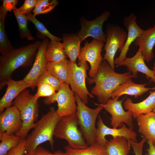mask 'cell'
Returning <instances> with one entry per match:
<instances>
[{
    "mask_svg": "<svg viewBox=\"0 0 155 155\" xmlns=\"http://www.w3.org/2000/svg\"><path fill=\"white\" fill-rule=\"evenodd\" d=\"M103 61L95 76L92 78H87L89 84H95L91 93L97 96L100 104L106 103L112 93L120 85L133 78L129 72L117 73L112 69L107 61Z\"/></svg>",
    "mask_w": 155,
    "mask_h": 155,
    "instance_id": "6da1fadb",
    "label": "cell"
},
{
    "mask_svg": "<svg viewBox=\"0 0 155 155\" xmlns=\"http://www.w3.org/2000/svg\"><path fill=\"white\" fill-rule=\"evenodd\" d=\"M61 118L53 106L46 113L42 115L36 122L33 130L25 139L26 152L34 153L40 144L47 141L53 150L54 133Z\"/></svg>",
    "mask_w": 155,
    "mask_h": 155,
    "instance_id": "7a4b0ae2",
    "label": "cell"
},
{
    "mask_svg": "<svg viewBox=\"0 0 155 155\" xmlns=\"http://www.w3.org/2000/svg\"><path fill=\"white\" fill-rule=\"evenodd\" d=\"M40 42L37 41L1 54L0 57V82L11 78L12 74L19 67H26L32 64Z\"/></svg>",
    "mask_w": 155,
    "mask_h": 155,
    "instance_id": "3957f363",
    "label": "cell"
},
{
    "mask_svg": "<svg viewBox=\"0 0 155 155\" xmlns=\"http://www.w3.org/2000/svg\"><path fill=\"white\" fill-rule=\"evenodd\" d=\"M12 105L19 111L22 123L20 130L15 135L22 139H26L29 131L34 128L38 116L39 105L34 95L25 89L14 100Z\"/></svg>",
    "mask_w": 155,
    "mask_h": 155,
    "instance_id": "277c9868",
    "label": "cell"
},
{
    "mask_svg": "<svg viewBox=\"0 0 155 155\" xmlns=\"http://www.w3.org/2000/svg\"><path fill=\"white\" fill-rule=\"evenodd\" d=\"M78 124L76 114L62 117L56 127L54 135L57 138L66 140L72 148H86L88 146L78 128Z\"/></svg>",
    "mask_w": 155,
    "mask_h": 155,
    "instance_id": "5b68a950",
    "label": "cell"
},
{
    "mask_svg": "<svg viewBox=\"0 0 155 155\" xmlns=\"http://www.w3.org/2000/svg\"><path fill=\"white\" fill-rule=\"evenodd\" d=\"M75 96L77 105L76 114L78 124L88 145H92L96 142V121L99 114L103 108L100 106H97L94 109L90 108L75 93Z\"/></svg>",
    "mask_w": 155,
    "mask_h": 155,
    "instance_id": "8992f818",
    "label": "cell"
},
{
    "mask_svg": "<svg viewBox=\"0 0 155 155\" xmlns=\"http://www.w3.org/2000/svg\"><path fill=\"white\" fill-rule=\"evenodd\" d=\"M69 66L68 84L71 90L76 94L85 104L88 103V96L93 98L94 96L88 91L86 85L87 77L86 71L88 66L86 63H76L68 61Z\"/></svg>",
    "mask_w": 155,
    "mask_h": 155,
    "instance_id": "52a82bcc",
    "label": "cell"
},
{
    "mask_svg": "<svg viewBox=\"0 0 155 155\" xmlns=\"http://www.w3.org/2000/svg\"><path fill=\"white\" fill-rule=\"evenodd\" d=\"M55 102H57L58 106L56 112L61 117L76 114L75 98L74 92L70 89L68 84L63 83L56 93L44 100V103L46 105Z\"/></svg>",
    "mask_w": 155,
    "mask_h": 155,
    "instance_id": "ba28073f",
    "label": "cell"
},
{
    "mask_svg": "<svg viewBox=\"0 0 155 155\" xmlns=\"http://www.w3.org/2000/svg\"><path fill=\"white\" fill-rule=\"evenodd\" d=\"M119 98L116 96L113 98H110L105 104L93 103L95 105L102 106L110 114L111 124L113 128H120L124 123L129 128L133 129L134 125L132 113L129 111H125L122 106V103L125 97L121 100H118Z\"/></svg>",
    "mask_w": 155,
    "mask_h": 155,
    "instance_id": "9c48e42d",
    "label": "cell"
},
{
    "mask_svg": "<svg viewBox=\"0 0 155 155\" xmlns=\"http://www.w3.org/2000/svg\"><path fill=\"white\" fill-rule=\"evenodd\" d=\"M127 32L118 26L112 27L108 29L106 43L104 47L105 53L103 61L107 62L112 69L115 70L114 57L118 50L120 52L125 44Z\"/></svg>",
    "mask_w": 155,
    "mask_h": 155,
    "instance_id": "30bf717a",
    "label": "cell"
},
{
    "mask_svg": "<svg viewBox=\"0 0 155 155\" xmlns=\"http://www.w3.org/2000/svg\"><path fill=\"white\" fill-rule=\"evenodd\" d=\"M104 42L94 39L91 42H86L84 46L81 49L78 59L79 62L90 63V68L89 74L90 78H94L98 71L103 61L101 55Z\"/></svg>",
    "mask_w": 155,
    "mask_h": 155,
    "instance_id": "8fae6325",
    "label": "cell"
},
{
    "mask_svg": "<svg viewBox=\"0 0 155 155\" xmlns=\"http://www.w3.org/2000/svg\"><path fill=\"white\" fill-rule=\"evenodd\" d=\"M98 117L96 142L98 144L105 146L108 142L105 137L108 135L112 136L113 139L122 137H125L129 141L131 140L137 142L136 133L133 129L127 127L124 123L119 128H111L104 124L100 115H98Z\"/></svg>",
    "mask_w": 155,
    "mask_h": 155,
    "instance_id": "7c38bea8",
    "label": "cell"
},
{
    "mask_svg": "<svg viewBox=\"0 0 155 155\" xmlns=\"http://www.w3.org/2000/svg\"><path fill=\"white\" fill-rule=\"evenodd\" d=\"M49 42L48 39L46 38L40 42L35 54L33 66L23 79L33 90L37 86V82L39 78L46 70L48 62L45 53Z\"/></svg>",
    "mask_w": 155,
    "mask_h": 155,
    "instance_id": "4fadbf2b",
    "label": "cell"
},
{
    "mask_svg": "<svg viewBox=\"0 0 155 155\" xmlns=\"http://www.w3.org/2000/svg\"><path fill=\"white\" fill-rule=\"evenodd\" d=\"M110 16V13L108 11H105L92 21L85 20L82 22L81 29L77 35L81 42L90 36L94 39L106 42V36L103 31L102 26L103 23Z\"/></svg>",
    "mask_w": 155,
    "mask_h": 155,
    "instance_id": "5bb4252c",
    "label": "cell"
},
{
    "mask_svg": "<svg viewBox=\"0 0 155 155\" xmlns=\"http://www.w3.org/2000/svg\"><path fill=\"white\" fill-rule=\"evenodd\" d=\"M22 123L20 112L15 106L6 108L0 116V133L15 135L21 128Z\"/></svg>",
    "mask_w": 155,
    "mask_h": 155,
    "instance_id": "9a60e30c",
    "label": "cell"
},
{
    "mask_svg": "<svg viewBox=\"0 0 155 155\" xmlns=\"http://www.w3.org/2000/svg\"><path fill=\"white\" fill-rule=\"evenodd\" d=\"M144 61L141 51L139 48L134 56L130 58L126 57L116 66L126 67L129 72L132 73L133 78L137 77L138 72L142 73L145 74L146 78L150 82L155 83V75L154 71L147 67Z\"/></svg>",
    "mask_w": 155,
    "mask_h": 155,
    "instance_id": "2e32d148",
    "label": "cell"
},
{
    "mask_svg": "<svg viewBox=\"0 0 155 155\" xmlns=\"http://www.w3.org/2000/svg\"><path fill=\"white\" fill-rule=\"evenodd\" d=\"M7 85L6 92L0 100V112L12 106L16 98L24 90L30 87V85L23 79L16 81L11 78L0 82V89Z\"/></svg>",
    "mask_w": 155,
    "mask_h": 155,
    "instance_id": "e0dca14e",
    "label": "cell"
},
{
    "mask_svg": "<svg viewBox=\"0 0 155 155\" xmlns=\"http://www.w3.org/2000/svg\"><path fill=\"white\" fill-rule=\"evenodd\" d=\"M136 17L132 13L125 17L124 24L127 30L126 40L123 48L119 56L114 60L116 65L124 60L131 43L144 32V30L140 28L136 22Z\"/></svg>",
    "mask_w": 155,
    "mask_h": 155,
    "instance_id": "ac0fdd59",
    "label": "cell"
},
{
    "mask_svg": "<svg viewBox=\"0 0 155 155\" xmlns=\"http://www.w3.org/2000/svg\"><path fill=\"white\" fill-rule=\"evenodd\" d=\"M134 44L139 46L145 61L148 62L152 60L154 57L153 49L155 45V25L144 30L134 41Z\"/></svg>",
    "mask_w": 155,
    "mask_h": 155,
    "instance_id": "d6986e66",
    "label": "cell"
},
{
    "mask_svg": "<svg viewBox=\"0 0 155 155\" xmlns=\"http://www.w3.org/2000/svg\"><path fill=\"white\" fill-rule=\"evenodd\" d=\"M149 93L148 97L139 102H133L129 98L124 101V108L131 112L133 118L136 119L141 114L152 112L155 108V90L150 91Z\"/></svg>",
    "mask_w": 155,
    "mask_h": 155,
    "instance_id": "ffe728a7",
    "label": "cell"
},
{
    "mask_svg": "<svg viewBox=\"0 0 155 155\" xmlns=\"http://www.w3.org/2000/svg\"><path fill=\"white\" fill-rule=\"evenodd\" d=\"M147 84H137L132 81L130 78L121 85L113 92L111 98L120 97L124 94L134 96L136 98L146 92L155 90V87L148 88L145 87Z\"/></svg>",
    "mask_w": 155,
    "mask_h": 155,
    "instance_id": "44dd1931",
    "label": "cell"
},
{
    "mask_svg": "<svg viewBox=\"0 0 155 155\" xmlns=\"http://www.w3.org/2000/svg\"><path fill=\"white\" fill-rule=\"evenodd\" d=\"M139 133L146 140L155 143V113L142 114L136 118Z\"/></svg>",
    "mask_w": 155,
    "mask_h": 155,
    "instance_id": "7402d4cb",
    "label": "cell"
},
{
    "mask_svg": "<svg viewBox=\"0 0 155 155\" xmlns=\"http://www.w3.org/2000/svg\"><path fill=\"white\" fill-rule=\"evenodd\" d=\"M131 146L129 140L122 137L110 140L105 146L107 155H128Z\"/></svg>",
    "mask_w": 155,
    "mask_h": 155,
    "instance_id": "603a6c76",
    "label": "cell"
},
{
    "mask_svg": "<svg viewBox=\"0 0 155 155\" xmlns=\"http://www.w3.org/2000/svg\"><path fill=\"white\" fill-rule=\"evenodd\" d=\"M63 45L66 55L72 63H76V60L80 52V44L81 41L77 35L63 36Z\"/></svg>",
    "mask_w": 155,
    "mask_h": 155,
    "instance_id": "cb8c5ba5",
    "label": "cell"
},
{
    "mask_svg": "<svg viewBox=\"0 0 155 155\" xmlns=\"http://www.w3.org/2000/svg\"><path fill=\"white\" fill-rule=\"evenodd\" d=\"M69 66L68 61L48 62L46 69L62 83L68 84Z\"/></svg>",
    "mask_w": 155,
    "mask_h": 155,
    "instance_id": "d4e9b609",
    "label": "cell"
},
{
    "mask_svg": "<svg viewBox=\"0 0 155 155\" xmlns=\"http://www.w3.org/2000/svg\"><path fill=\"white\" fill-rule=\"evenodd\" d=\"M45 55L48 62H60L67 60L62 43L60 42L51 40L49 42Z\"/></svg>",
    "mask_w": 155,
    "mask_h": 155,
    "instance_id": "484cf974",
    "label": "cell"
},
{
    "mask_svg": "<svg viewBox=\"0 0 155 155\" xmlns=\"http://www.w3.org/2000/svg\"><path fill=\"white\" fill-rule=\"evenodd\" d=\"M64 149L66 155H107L105 146L96 142L84 149H75L67 146Z\"/></svg>",
    "mask_w": 155,
    "mask_h": 155,
    "instance_id": "4316f807",
    "label": "cell"
},
{
    "mask_svg": "<svg viewBox=\"0 0 155 155\" xmlns=\"http://www.w3.org/2000/svg\"><path fill=\"white\" fill-rule=\"evenodd\" d=\"M7 12L0 7V51L1 54L9 51L13 48L9 41L5 27V20Z\"/></svg>",
    "mask_w": 155,
    "mask_h": 155,
    "instance_id": "83f0119b",
    "label": "cell"
},
{
    "mask_svg": "<svg viewBox=\"0 0 155 155\" xmlns=\"http://www.w3.org/2000/svg\"><path fill=\"white\" fill-rule=\"evenodd\" d=\"M22 139L15 135L0 133V155H5L8 151L19 144Z\"/></svg>",
    "mask_w": 155,
    "mask_h": 155,
    "instance_id": "f1b7e54d",
    "label": "cell"
},
{
    "mask_svg": "<svg viewBox=\"0 0 155 155\" xmlns=\"http://www.w3.org/2000/svg\"><path fill=\"white\" fill-rule=\"evenodd\" d=\"M13 11L17 21L19 29V34L22 38H26L28 40L35 39L32 35L27 25L28 20L26 15L21 13L15 7Z\"/></svg>",
    "mask_w": 155,
    "mask_h": 155,
    "instance_id": "f546056e",
    "label": "cell"
},
{
    "mask_svg": "<svg viewBox=\"0 0 155 155\" xmlns=\"http://www.w3.org/2000/svg\"><path fill=\"white\" fill-rule=\"evenodd\" d=\"M59 4L56 0H39L35 8L32 11L35 16L41 14H45L51 11Z\"/></svg>",
    "mask_w": 155,
    "mask_h": 155,
    "instance_id": "4dcf8cb0",
    "label": "cell"
},
{
    "mask_svg": "<svg viewBox=\"0 0 155 155\" xmlns=\"http://www.w3.org/2000/svg\"><path fill=\"white\" fill-rule=\"evenodd\" d=\"M28 21L31 22L35 26L37 30L42 34L50 38L51 41L60 42L62 39L51 34L46 28L44 24L39 21L36 16L30 13L26 15Z\"/></svg>",
    "mask_w": 155,
    "mask_h": 155,
    "instance_id": "1f68e13d",
    "label": "cell"
},
{
    "mask_svg": "<svg viewBox=\"0 0 155 155\" xmlns=\"http://www.w3.org/2000/svg\"><path fill=\"white\" fill-rule=\"evenodd\" d=\"M44 83L51 85L57 91L63 84L46 69L39 78L37 82V86L39 84Z\"/></svg>",
    "mask_w": 155,
    "mask_h": 155,
    "instance_id": "d6a6232c",
    "label": "cell"
},
{
    "mask_svg": "<svg viewBox=\"0 0 155 155\" xmlns=\"http://www.w3.org/2000/svg\"><path fill=\"white\" fill-rule=\"evenodd\" d=\"M37 86V90L34 95L36 100H38L39 98L41 97H50L56 93L55 89L51 85L47 83L39 84Z\"/></svg>",
    "mask_w": 155,
    "mask_h": 155,
    "instance_id": "836d02e7",
    "label": "cell"
},
{
    "mask_svg": "<svg viewBox=\"0 0 155 155\" xmlns=\"http://www.w3.org/2000/svg\"><path fill=\"white\" fill-rule=\"evenodd\" d=\"M39 0H25L24 4L18 9L22 13L26 15L31 13L38 4Z\"/></svg>",
    "mask_w": 155,
    "mask_h": 155,
    "instance_id": "e575fe53",
    "label": "cell"
},
{
    "mask_svg": "<svg viewBox=\"0 0 155 155\" xmlns=\"http://www.w3.org/2000/svg\"><path fill=\"white\" fill-rule=\"evenodd\" d=\"M25 139H22L19 144L8 152L5 155H23L26 152Z\"/></svg>",
    "mask_w": 155,
    "mask_h": 155,
    "instance_id": "d590c367",
    "label": "cell"
},
{
    "mask_svg": "<svg viewBox=\"0 0 155 155\" xmlns=\"http://www.w3.org/2000/svg\"><path fill=\"white\" fill-rule=\"evenodd\" d=\"M146 140L144 138L139 142L129 140V142L133 149L135 155H142V150L144 144Z\"/></svg>",
    "mask_w": 155,
    "mask_h": 155,
    "instance_id": "8d00e7d4",
    "label": "cell"
},
{
    "mask_svg": "<svg viewBox=\"0 0 155 155\" xmlns=\"http://www.w3.org/2000/svg\"><path fill=\"white\" fill-rule=\"evenodd\" d=\"M34 154L35 155H66L65 152L58 150L53 153H51L44 148L38 146L36 149Z\"/></svg>",
    "mask_w": 155,
    "mask_h": 155,
    "instance_id": "74e56055",
    "label": "cell"
},
{
    "mask_svg": "<svg viewBox=\"0 0 155 155\" xmlns=\"http://www.w3.org/2000/svg\"><path fill=\"white\" fill-rule=\"evenodd\" d=\"M2 1V4L1 6L7 12H11L13 10L18 2V0H3Z\"/></svg>",
    "mask_w": 155,
    "mask_h": 155,
    "instance_id": "f35d334b",
    "label": "cell"
},
{
    "mask_svg": "<svg viewBox=\"0 0 155 155\" xmlns=\"http://www.w3.org/2000/svg\"><path fill=\"white\" fill-rule=\"evenodd\" d=\"M148 147L146 150L147 152L145 155H155V147L153 143L150 140L147 141Z\"/></svg>",
    "mask_w": 155,
    "mask_h": 155,
    "instance_id": "ab89813d",
    "label": "cell"
},
{
    "mask_svg": "<svg viewBox=\"0 0 155 155\" xmlns=\"http://www.w3.org/2000/svg\"><path fill=\"white\" fill-rule=\"evenodd\" d=\"M23 155H35L34 153L25 152Z\"/></svg>",
    "mask_w": 155,
    "mask_h": 155,
    "instance_id": "60d3db41",
    "label": "cell"
},
{
    "mask_svg": "<svg viewBox=\"0 0 155 155\" xmlns=\"http://www.w3.org/2000/svg\"><path fill=\"white\" fill-rule=\"evenodd\" d=\"M152 69V70L153 71L154 74L155 75V61L154 63Z\"/></svg>",
    "mask_w": 155,
    "mask_h": 155,
    "instance_id": "b9f144b4",
    "label": "cell"
},
{
    "mask_svg": "<svg viewBox=\"0 0 155 155\" xmlns=\"http://www.w3.org/2000/svg\"><path fill=\"white\" fill-rule=\"evenodd\" d=\"M152 112H154L155 113V108H154V109L153 110Z\"/></svg>",
    "mask_w": 155,
    "mask_h": 155,
    "instance_id": "7bdbcfd3",
    "label": "cell"
},
{
    "mask_svg": "<svg viewBox=\"0 0 155 155\" xmlns=\"http://www.w3.org/2000/svg\"><path fill=\"white\" fill-rule=\"evenodd\" d=\"M153 144H154V147H155V143H154Z\"/></svg>",
    "mask_w": 155,
    "mask_h": 155,
    "instance_id": "ee69618b",
    "label": "cell"
}]
</instances>
